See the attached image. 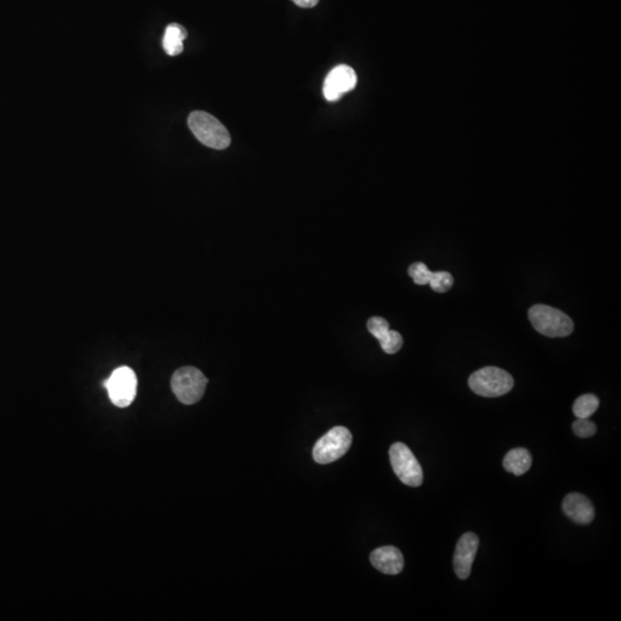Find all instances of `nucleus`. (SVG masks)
I'll return each mask as SVG.
<instances>
[{
  "mask_svg": "<svg viewBox=\"0 0 621 621\" xmlns=\"http://www.w3.org/2000/svg\"><path fill=\"white\" fill-rule=\"evenodd\" d=\"M371 563L378 571L389 575L401 573L404 568V557L396 547H382L374 550L371 555Z\"/></svg>",
  "mask_w": 621,
  "mask_h": 621,
  "instance_id": "nucleus-11",
  "label": "nucleus"
},
{
  "mask_svg": "<svg viewBox=\"0 0 621 621\" xmlns=\"http://www.w3.org/2000/svg\"><path fill=\"white\" fill-rule=\"evenodd\" d=\"M351 443L352 435L350 431L342 426H337L315 443L313 458L318 464L322 465L339 461L349 451Z\"/></svg>",
  "mask_w": 621,
  "mask_h": 621,
  "instance_id": "nucleus-5",
  "label": "nucleus"
},
{
  "mask_svg": "<svg viewBox=\"0 0 621 621\" xmlns=\"http://www.w3.org/2000/svg\"><path fill=\"white\" fill-rule=\"evenodd\" d=\"M357 74L350 66L339 65L330 71L324 83V96L328 101H337L357 86Z\"/></svg>",
  "mask_w": 621,
  "mask_h": 621,
  "instance_id": "nucleus-8",
  "label": "nucleus"
},
{
  "mask_svg": "<svg viewBox=\"0 0 621 621\" xmlns=\"http://www.w3.org/2000/svg\"><path fill=\"white\" fill-rule=\"evenodd\" d=\"M188 125L197 140L211 149L225 150L230 145L232 138L226 127L210 113L202 111L193 112Z\"/></svg>",
  "mask_w": 621,
  "mask_h": 621,
  "instance_id": "nucleus-1",
  "label": "nucleus"
},
{
  "mask_svg": "<svg viewBox=\"0 0 621 621\" xmlns=\"http://www.w3.org/2000/svg\"><path fill=\"white\" fill-rule=\"evenodd\" d=\"M367 329L379 341L389 330V324L386 319L373 317L367 322Z\"/></svg>",
  "mask_w": 621,
  "mask_h": 621,
  "instance_id": "nucleus-19",
  "label": "nucleus"
},
{
  "mask_svg": "<svg viewBox=\"0 0 621 621\" xmlns=\"http://www.w3.org/2000/svg\"><path fill=\"white\" fill-rule=\"evenodd\" d=\"M297 6L303 7V9H311L314 7L319 3V0H292Z\"/></svg>",
  "mask_w": 621,
  "mask_h": 621,
  "instance_id": "nucleus-20",
  "label": "nucleus"
},
{
  "mask_svg": "<svg viewBox=\"0 0 621 621\" xmlns=\"http://www.w3.org/2000/svg\"><path fill=\"white\" fill-rule=\"evenodd\" d=\"M600 406V399L592 394L580 396L577 401H574L573 412L577 418L589 419L592 414L597 411Z\"/></svg>",
  "mask_w": 621,
  "mask_h": 621,
  "instance_id": "nucleus-14",
  "label": "nucleus"
},
{
  "mask_svg": "<svg viewBox=\"0 0 621 621\" xmlns=\"http://www.w3.org/2000/svg\"><path fill=\"white\" fill-rule=\"evenodd\" d=\"M563 510L570 519L580 525H588L594 520L592 503L582 493H568L563 502Z\"/></svg>",
  "mask_w": 621,
  "mask_h": 621,
  "instance_id": "nucleus-10",
  "label": "nucleus"
},
{
  "mask_svg": "<svg viewBox=\"0 0 621 621\" xmlns=\"http://www.w3.org/2000/svg\"><path fill=\"white\" fill-rule=\"evenodd\" d=\"M105 388L116 406H129L136 397V374L127 366H121L112 373L108 380L105 381Z\"/></svg>",
  "mask_w": 621,
  "mask_h": 621,
  "instance_id": "nucleus-7",
  "label": "nucleus"
},
{
  "mask_svg": "<svg viewBox=\"0 0 621 621\" xmlns=\"http://www.w3.org/2000/svg\"><path fill=\"white\" fill-rule=\"evenodd\" d=\"M428 284L436 292H446L453 286V277L448 272H435L431 273Z\"/></svg>",
  "mask_w": 621,
  "mask_h": 621,
  "instance_id": "nucleus-16",
  "label": "nucleus"
},
{
  "mask_svg": "<svg viewBox=\"0 0 621 621\" xmlns=\"http://www.w3.org/2000/svg\"><path fill=\"white\" fill-rule=\"evenodd\" d=\"M188 33L185 27L179 24H170L165 30L163 39V48L168 56L175 57L183 51V41L187 39Z\"/></svg>",
  "mask_w": 621,
  "mask_h": 621,
  "instance_id": "nucleus-13",
  "label": "nucleus"
},
{
  "mask_svg": "<svg viewBox=\"0 0 621 621\" xmlns=\"http://www.w3.org/2000/svg\"><path fill=\"white\" fill-rule=\"evenodd\" d=\"M390 463L394 472L404 485L419 487L424 481V473L419 461L404 443H395L390 446Z\"/></svg>",
  "mask_w": 621,
  "mask_h": 621,
  "instance_id": "nucleus-6",
  "label": "nucleus"
},
{
  "mask_svg": "<svg viewBox=\"0 0 621 621\" xmlns=\"http://www.w3.org/2000/svg\"><path fill=\"white\" fill-rule=\"evenodd\" d=\"M503 466L514 476H523L532 466V456L528 450L517 448L506 453L503 461Z\"/></svg>",
  "mask_w": 621,
  "mask_h": 621,
  "instance_id": "nucleus-12",
  "label": "nucleus"
},
{
  "mask_svg": "<svg viewBox=\"0 0 621 621\" xmlns=\"http://www.w3.org/2000/svg\"><path fill=\"white\" fill-rule=\"evenodd\" d=\"M431 273L433 272L429 271L428 267L424 262H416V264L411 265L410 268H409V275L414 279V283L419 284V286L428 284Z\"/></svg>",
  "mask_w": 621,
  "mask_h": 621,
  "instance_id": "nucleus-17",
  "label": "nucleus"
},
{
  "mask_svg": "<svg viewBox=\"0 0 621 621\" xmlns=\"http://www.w3.org/2000/svg\"><path fill=\"white\" fill-rule=\"evenodd\" d=\"M173 393L182 404L193 405L202 399L207 386V379L200 369L185 366L173 374Z\"/></svg>",
  "mask_w": 621,
  "mask_h": 621,
  "instance_id": "nucleus-4",
  "label": "nucleus"
},
{
  "mask_svg": "<svg viewBox=\"0 0 621 621\" xmlns=\"http://www.w3.org/2000/svg\"><path fill=\"white\" fill-rule=\"evenodd\" d=\"M478 548V538L474 533H465L459 538L453 556V568L459 579L465 580L470 577Z\"/></svg>",
  "mask_w": 621,
  "mask_h": 621,
  "instance_id": "nucleus-9",
  "label": "nucleus"
},
{
  "mask_svg": "<svg viewBox=\"0 0 621 621\" xmlns=\"http://www.w3.org/2000/svg\"><path fill=\"white\" fill-rule=\"evenodd\" d=\"M596 431H597L596 425L589 419H581V418H578L577 421H574L573 431L575 433L577 436L582 437V438L592 437L594 436Z\"/></svg>",
  "mask_w": 621,
  "mask_h": 621,
  "instance_id": "nucleus-18",
  "label": "nucleus"
},
{
  "mask_svg": "<svg viewBox=\"0 0 621 621\" xmlns=\"http://www.w3.org/2000/svg\"><path fill=\"white\" fill-rule=\"evenodd\" d=\"M379 342L386 354H394L399 352L403 347V337L399 332L389 329L379 339Z\"/></svg>",
  "mask_w": 621,
  "mask_h": 621,
  "instance_id": "nucleus-15",
  "label": "nucleus"
},
{
  "mask_svg": "<svg viewBox=\"0 0 621 621\" xmlns=\"http://www.w3.org/2000/svg\"><path fill=\"white\" fill-rule=\"evenodd\" d=\"M468 384L476 395L500 397L511 391L514 381L508 371L489 366L474 371L468 379Z\"/></svg>",
  "mask_w": 621,
  "mask_h": 621,
  "instance_id": "nucleus-3",
  "label": "nucleus"
},
{
  "mask_svg": "<svg viewBox=\"0 0 621 621\" xmlns=\"http://www.w3.org/2000/svg\"><path fill=\"white\" fill-rule=\"evenodd\" d=\"M534 329L548 337H565L571 335L574 324L568 315L548 305H534L528 312Z\"/></svg>",
  "mask_w": 621,
  "mask_h": 621,
  "instance_id": "nucleus-2",
  "label": "nucleus"
}]
</instances>
